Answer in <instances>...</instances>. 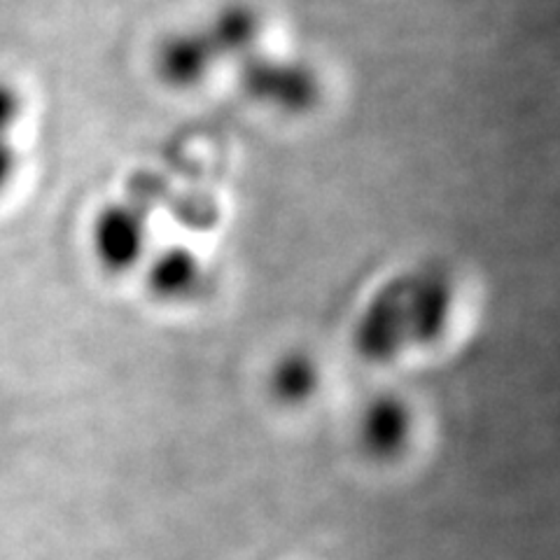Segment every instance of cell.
<instances>
[{
	"mask_svg": "<svg viewBox=\"0 0 560 560\" xmlns=\"http://www.w3.org/2000/svg\"><path fill=\"white\" fill-rule=\"evenodd\" d=\"M458 283L448 269L425 265L397 273L370 296L350 329L358 360L390 366L440 346L455 318Z\"/></svg>",
	"mask_w": 560,
	"mask_h": 560,
	"instance_id": "6da1fadb",
	"label": "cell"
},
{
	"mask_svg": "<svg viewBox=\"0 0 560 560\" xmlns=\"http://www.w3.org/2000/svg\"><path fill=\"white\" fill-rule=\"evenodd\" d=\"M162 183L156 175H143L125 195L105 201L92 220L90 245L96 267L108 276H127L143 269L150 257L152 210Z\"/></svg>",
	"mask_w": 560,
	"mask_h": 560,
	"instance_id": "7a4b0ae2",
	"label": "cell"
},
{
	"mask_svg": "<svg viewBox=\"0 0 560 560\" xmlns=\"http://www.w3.org/2000/svg\"><path fill=\"white\" fill-rule=\"evenodd\" d=\"M232 70L241 96L280 115H308L318 108L325 94L323 78L311 63L271 55L265 47Z\"/></svg>",
	"mask_w": 560,
	"mask_h": 560,
	"instance_id": "3957f363",
	"label": "cell"
},
{
	"mask_svg": "<svg viewBox=\"0 0 560 560\" xmlns=\"http://www.w3.org/2000/svg\"><path fill=\"white\" fill-rule=\"evenodd\" d=\"M150 70L171 94L199 92L213 80L222 63L203 20L164 33L152 47Z\"/></svg>",
	"mask_w": 560,
	"mask_h": 560,
	"instance_id": "277c9868",
	"label": "cell"
},
{
	"mask_svg": "<svg viewBox=\"0 0 560 560\" xmlns=\"http://www.w3.org/2000/svg\"><path fill=\"white\" fill-rule=\"evenodd\" d=\"M416 434V409L397 390L374 393L355 413V446L374 465H395L407 458Z\"/></svg>",
	"mask_w": 560,
	"mask_h": 560,
	"instance_id": "5b68a950",
	"label": "cell"
},
{
	"mask_svg": "<svg viewBox=\"0 0 560 560\" xmlns=\"http://www.w3.org/2000/svg\"><path fill=\"white\" fill-rule=\"evenodd\" d=\"M143 285L154 302L187 306L206 296L210 271L197 250L183 243H173L150 253L143 265Z\"/></svg>",
	"mask_w": 560,
	"mask_h": 560,
	"instance_id": "8992f818",
	"label": "cell"
},
{
	"mask_svg": "<svg viewBox=\"0 0 560 560\" xmlns=\"http://www.w3.org/2000/svg\"><path fill=\"white\" fill-rule=\"evenodd\" d=\"M218 49L222 68H236L245 57L261 49L265 16L248 0H230L203 20Z\"/></svg>",
	"mask_w": 560,
	"mask_h": 560,
	"instance_id": "52a82bcc",
	"label": "cell"
},
{
	"mask_svg": "<svg viewBox=\"0 0 560 560\" xmlns=\"http://www.w3.org/2000/svg\"><path fill=\"white\" fill-rule=\"evenodd\" d=\"M325 372L311 350L292 348L280 353L267 374V393L283 409H304L323 393Z\"/></svg>",
	"mask_w": 560,
	"mask_h": 560,
	"instance_id": "ba28073f",
	"label": "cell"
},
{
	"mask_svg": "<svg viewBox=\"0 0 560 560\" xmlns=\"http://www.w3.org/2000/svg\"><path fill=\"white\" fill-rule=\"evenodd\" d=\"M28 101L20 84L0 75V201L20 180L24 166L22 127L26 121Z\"/></svg>",
	"mask_w": 560,
	"mask_h": 560,
	"instance_id": "9c48e42d",
	"label": "cell"
}]
</instances>
